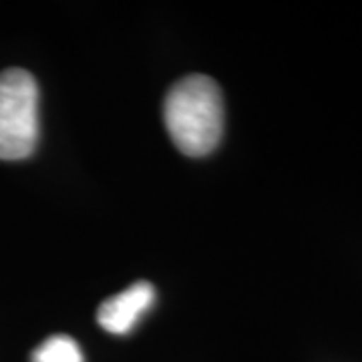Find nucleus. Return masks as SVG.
Wrapping results in <instances>:
<instances>
[{
  "mask_svg": "<svg viewBox=\"0 0 362 362\" xmlns=\"http://www.w3.org/2000/svg\"><path fill=\"white\" fill-rule=\"evenodd\" d=\"M163 119L181 153H211L223 133V99L220 85L206 75H192L175 83L165 97Z\"/></svg>",
  "mask_w": 362,
  "mask_h": 362,
  "instance_id": "nucleus-1",
  "label": "nucleus"
},
{
  "mask_svg": "<svg viewBox=\"0 0 362 362\" xmlns=\"http://www.w3.org/2000/svg\"><path fill=\"white\" fill-rule=\"evenodd\" d=\"M39 139V87L25 69L0 73V159L28 157Z\"/></svg>",
  "mask_w": 362,
  "mask_h": 362,
  "instance_id": "nucleus-2",
  "label": "nucleus"
},
{
  "mask_svg": "<svg viewBox=\"0 0 362 362\" xmlns=\"http://www.w3.org/2000/svg\"><path fill=\"white\" fill-rule=\"evenodd\" d=\"M156 288L149 282H135L121 294L105 300L97 312V322L111 334H127L145 312L153 306Z\"/></svg>",
  "mask_w": 362,
  "mask_h": 362,
  "instance_id": "nucleus-3",
  "label": "nucleus"
},
{
  "mask_svg": "<svg viewBox=\"0 0 362 362\" xmlns=\"http://www.w3.org/2000/svg\"><path fill=\"white\" fill-rule=\"evenodd\" d=\"M33 362H85L83 352L73 338L51 337L45 340L33 354Z\"/></svg>",
  "mask_w": 362,
  "mask_h": 362,
  "instance_id": "nucleus-4",
  "label": "nucleus"
}]
</instances>
